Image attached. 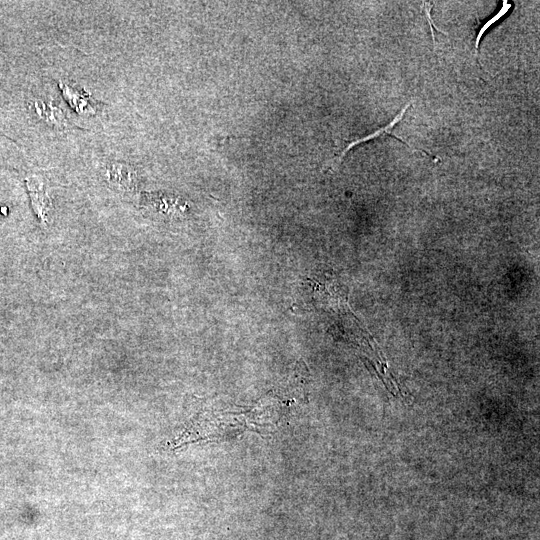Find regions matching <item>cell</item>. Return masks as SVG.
I'll use <instances>...</instances> for the list:
<instances>
[{"mask_svg":"<svg viewBox=\"0 0 540 540\" xmlns=\"http://www.w3.org/2000/svg\"><path fill=\"white\" fill-rule=\"evenodd\" d=\"M411 106V103H408L404 106V108L401 110L400 113H398V115L394 118V120L392 122H390L387 126L385 127H382L380 128L379 130L375 131L374 133L368 135V136H365L361 139H357V140H354L352 141L344 150L343 152L340 154L339 156V161L344 157V155L350 150L352 149L354 146L360 144V143H363V142H366V141H369V140H373L374 138H377L381 135H384V134H388L390 136H393L395 137L396 139L400 140L403 144H405L407 147L411 148V149H414L415 148L413 146H411L409 143H407L404 139H402L401 137L395 135L392 133V129L394 128V126L399 123L405 112L407 111V109Z\"/></svg>","mask_w":540,"mask_h":540,"instance_id":"6da1fadb","label":"cell"},{"mask_svg":"<svg viewBox=\"0 0 540 540\" xmlns=\"http://www.w3.org/2000/svg\"><path fill=\"white\" fill-rule=\"evenodd\" d=\"M27 186L37 215L41 219H44L46 208L49 205V200L44 188L36 180L27 181Z\"/></svg>","mask_w":540,"mask_h":540,"instance_id":"7a4b0ae2","label":"cell"},{"mask_svg":"<svg viewBox=\"0 0 540 540\" xmlns=\"http://www.w3.org/2000/svg\"><path fill=\"white\" fill-rule=\"evenodd\" d=\"M512 8V4L509 3L508 1L504 0L502 2V6L500 8V10L493 16L491 17L489 20H487L481 27L480 29L478 30V33H477V36H476V40H475V57H476V60L478 61L479 63V58H478V53H479V44H480V40L482 39L484 33L493 25L495 24L496 22H498L501 18H503L506 14H508V12L510 11V9ZM479 65L481 66V64L479 63Z\"/></svg>","mask_w":540,"mask_h":540,"instance_id":"3957f363","label":"cell"},{"mask_svg":"<svg viewBox=\"0 0 540 540\" xmlns=\"http://www.w3.org/2000/svg\"><path fill=\"white\" fill-rule=\"evenodd\" d=\"M432 7H433V5H432L431 2H424L425 14L427 16V21H428L430 31H431V35H432L434 52L436 53L437 52V50H436V37H435V34H434V30H437V32L443 33L445 35H447V34L445 32H443V31H441L439 28H437L434 25V22H433L432 16H431Z\"/></svg>","mask_w":540,"mask_h":540,"instance_id":"277c9868","label":"cell"}]
</instances>
